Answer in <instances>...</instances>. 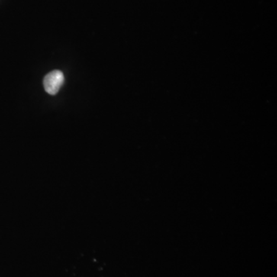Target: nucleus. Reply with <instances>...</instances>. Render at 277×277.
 I'll return each mask as SVG.
<instances>
[{
    "label": "nucleus",
    "instance_id": "obj_1",
    "mask_svg": "<svg viewBox=\"0 0 277 277\" xmlns=\"http://www.w3.org/2000/svg\"><path fill=\"white\" fill-rule=\"evenodd\" d=\"M63 83H64V75L59 70H54L49 72L45 76L43 80L45 90L50 95L57 94Z\"/></svg>",
    "mask_w": 277,
    "mask_h": 277
}]
</instances>
